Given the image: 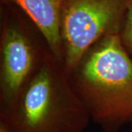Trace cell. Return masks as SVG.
<instances>
[{
  "mask_svg": "<svg viewBox=\"0 0 132 132\" xmlns=\"http://www.w3.org/2000/svg\"><path fill=\"white\" fill-rule=\"evenodd\" d=\"M21 10L46 39L50 51L63 65L60 11L63 0H2Z\"/></svg>",
  "mask_w": 132,
  "mask_h": 132,
  "instance_id": "5b68a950",
  "label": "cell"
},
{
  "mask_svg": "<svg viewBox=\"0 0 132 132\" xmlns=\"http://www.w3.org/2000/svg\"><path fill=\"white\" fill-rule=\"evenodd\" d=\"M49 52L37 27L31 29L9 14L4 16L0 32V114L13 106Z\"/></svg>",
  "mask_w": 132,
  "mask_h": 132,
  "instance_id": "277c9868",
  "label": "cell"
},
{
  "mask_svg": "<svg viewBox=\"0 0 132 132\" xmlns=\"http://www.w3.org/2000/svg\"><path fill=\"white\" fill-rule=\"evenodd\" d=\"M131 122H132V121H131Z\"/></svg>",
  "mask_w": 132,
  "mask_h": 132,
  "instance_id": "ba28073f",
  "label": "cell"
},
{
  "mask_svg": "<svg viewBox=\"0 0 132 132\" xmlns=\"http://www.w3.org/2000/svg\"><path fill=\"white\" fill-rule=\"evenodd\" d=\"M0 132H14L10 128L4 123L3 121L0 120Z\"/></svg>",
  "mask_w": 132,
  "mask_h": 132,
  "instance_id": "52a82bcc",
  "label": "cell"
},
{
  "mask_svg": "<svg viewBox=\"0 0 132 132\" xmlns=\"http://www.w3.org/2000/svg\"><path fill=\"white\" fill-rule=\"evenodd\" d=\"M91 120L104 132H118L132 121V58L119 34L105 36L69 75Z\"/></svg>",
  "mask_w": 132,
  "mask_h": 132,
  "instance_id": "6da1fadb",
  "label": "cell"
},
{
  "mask_svg": "<svg viewBox=\"0 0 132 132\" xmlns=\"http://www.w3.org/2000/svg\"><path fill=\"white\" fill-rule=\"evenodd\" d=\"M14 132H84L90 113L65 68L48 52L8 111L0 114Z\"/></svg>",
  "mask_w": 132,
  "mask_h": 132,
  "instance_id": "7a4b0ae2",
  "label": "cell"
},
{
  "mask_svg": "<svg viewBox=\"0 0 132 132\" xmlns=\"http://www.w3.org/2000/svg\"><path fill=\"white\" fill-rule=\"evenodd\" d=\"M128 0H63L60 38L63 66L69 76L101 39L120 34Z\"/></svg>",
  "mask_w": 132,
  "mask_h": 132,
  "instance_id": "3957f363",
  "label": "cell"
},
{
  "mask_svg": "<svg viewBox=\"0 0 132 132\" xmlns=\"http://www.w3.org/2000/svg\"><path fill=\"white\" fill-rule=\"evenodd\" d=\"M119 36L123 46L132 58V0H128L126 14Z\"/></svg>",
  "mask_w": 132,
  "mask_h": 132,
  "instance_id": "8992f818",
  "label": "cell"
}]
</instances>
